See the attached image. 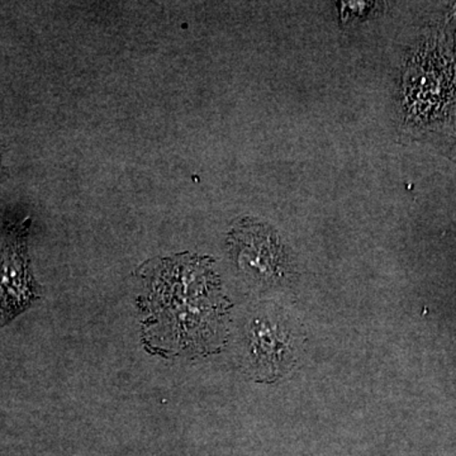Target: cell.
I'll use <instances>...</instances> for the list:
<instances>
[{
  "mask_svg": "<svg viewBox=\"0 0 456 456\" xmlns=\"http://www.w3.org/2000/svg\"><path fill=\"white\" fill-rule=\"evenodd\" d=\"M248 355L255 373L275 379L293 364V347L283 327L272 320L257 318L248 334Z\"/></svg>",
  "mask_w": 456,
  "mask_h": 456,
  "instance_id": "3",
  "label": "cell"
},
{
  "mask_svg": "<svg viewBox=\"0 0 456 456\" xmlns=\"http://www.w3.org/2000/svg\"><path fill=\"white\" fill-rule=\"evenodd\" d=\"M230 255L237 268L255 283L283 284L293 274L287 248L272 227L256 220L237 222L228 235Z\"/></svg>",
  "mask_w": 456,
  "mask_h": 456,
  "instance_id": "1",
  "label": "cell"
},
{
  "mask_svg": "<svg viewBox=\"0 0 456 456\" xmlns=\"http://www.w3.org/2000/svg\"><path fill=\"white\" fill-rule=\"evenodd\" d=\"M0 174H2V165H0Z\"/></svg>",
  "mask_w": 456,
  "mask_h": 456,
  "instance_id": "4",
  "label": "cell"
},
{
  "mask_svg": "<svg viewBox=\"0 0 456 456\" xmlns=\"http://www.w3.org/2000/svg\"><path fill=\"white\" fill-rule=\"evenodd\" d=\"M28 221L8 230L0 255V327L38 298L27 255Z\"/></svg>",
  "mask_w": 456,
  "mask_h": 456,
  "instance_id": "2",
  "label": "cell"
}]
</instances>
